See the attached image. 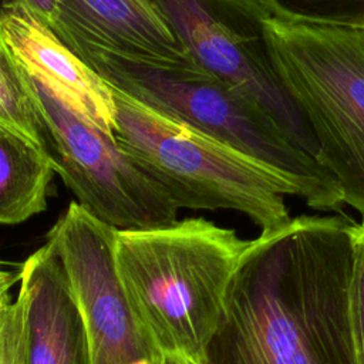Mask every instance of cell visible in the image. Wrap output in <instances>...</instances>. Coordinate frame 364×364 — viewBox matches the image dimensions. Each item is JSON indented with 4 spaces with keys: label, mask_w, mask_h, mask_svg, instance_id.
<instances>
[{
    "label": "cell",
    "mask_w": 364,
    "mask_h": 364,
    "mask_svg": "<svg viewBox=\"0 0 364 364\" xmlns=\"http://www.w3.org/2000/svg\"><path fill=\"white\" fill-rule=\"evenodd\" d=\"M353 267L350 279V321L358 364H364V220L350 222Z\"/></svg>",
    "instance_id": "cell-15"
},
{
    "label": "cell",
    "mask_w": 364,
    "mask_h": 364,
    "mask_svg": "<svg viewBox=\"0 0 364 364\" xmlns=\"http://www.w3.org/2000/svg\"><path fill=\"white\" fill-rule=\"evenodd\" d=\"M350 222L301 215L252 239L200 364H358Z\"/></svg>",
    "instance_id": "cell-1"
},
{
    "label": "cell",
    "mask_w": 364,
    "mask_h": 364,
    "mask_svg": "<svg viewBox=\"0 0 364 364\" xmlns=\"http://www.w3.org/2000/svg\"><path fill=\"white\" fill-rule=\"evenodd\" d=\"M267 37L317 142V162L364 220V31L269 17Z\"/></svg>",
    "instance_id": "cell-5"
},
{
    "label": "cell",
    "mask_w": 364,
    "mask_h": 364,
    "mask_svg": "<svg viewBox=\"0 0 364 364\" xmlns=\"http://www.w3.org/2000/svg\"><path fill=\"white\" fill-rule=\"evenodd\" d=\"M193 63L255 101L300 149L317 142L274 65L256 0H152Z\"/></svg>",
    "instance_id": "cell-7"
},
{
    "label": "cell",
    "mask_w": 364,
    "mask_h": 364,
    "mask_svg": "<svg viewBox=\"0 0 364 364\" xmlns=\"http://www.w3.org/2000/svg\"><path fill=\"white\" fill-rule=\"evenodd\" d=\"M57 37L112 88L279 173L310 208L338 210L343 205L328 171L297 148L255 101L218 77L198 65L155 63L71 36Z\"/></svg>",
    "instance_id": "cell-3"
},
{
    "label": "cell",
    "mask_w": 364,
    "mask_h": 364,
    "mask_svg": "<svg viewBox=\"0 0 364 364\" xmlns=\"http://www.w3.org/2000/svg\"><path fill=\"white\" fill-rule=\"evenodd\" d=\"M53 175L46 148L0 121V225H18L44 212Z\"/></svg>",
    "instance_id": "cell-12"
},
{
    "label": "cell",
    "mask_w": 364,
    "mask_h": 364,
    "mask_svg": "<svg viewBox=\"0 0 364 364\" xmlns=\"http://www.w3.org/2000/svg\"><path fill=\"white\" fill-rule=\"evenodd\" d=\"M0 31L24 71L70 109L104 131H115L112 87L55 33L18 3H0Z\"/></svg>",
    "instance_id": "cell-9"
},
{
    "label": "cell",
    "mask_w": 364,
    "mask_h": 364,
    "mask_svg": "<svg viewBox=\"0 0 364 364\" xmlns=\"http://www.w3.org/2000/svg\"><path fill=\"white\" fill-rule=\"evenodd\" d=\"M276 20L364 31V0H256Z\"/></svg>",
    "instance_id": "cell-14"
},
{
    "label": "cell",
    "mask_w": 364,
    "mask_h": 364,
    "mask_svg": "<svg viewBox=\"0 0 364 364\" xmlns=\"http://www.w3.org/2000/svg\"><path fill=\"white\" fill-rule=\"evenodd\" d=\"M117 229L73 200L46 235L81 313L91 364L164 355L134 314L115 260Z\"/></svg>",
    "instance_id": "cell-8"
},
{
    "label": "cell",
    "mask_w": 364,
    "mask_h": 364,
    "mask_svg": "<svg viewBox=\"0 0 364 364\" xmlns=\"http://www.w3.org/2000/svg\"><path fill=\"white\" fill-rule=\"evenodd\" d=\"M165 364H196V363L179 355H165Z\"/></svg>",
    "instance_id": "cell-19"
},
{
    "label": "cell",
    "mask_w": 364,
    "mask_h": 364,
    "mask_svg": "<svg viewBox=\"0 0 364 364\" xmlns=\"http://www.w3.org/2000/svg\"><path fill=\"white\" fill-rule=\"evenodd\" d=\"M114 91V136L181 209H230L267 233L290 222L297 189L235 148Z\"/></svg>",
    "instance_id": "cell-4"
},
{
    "label": "cell",
    "mask_w": 364,
    "mask_h": 364,
    "mask_svg": "<svg viewBox=\"0 0 364 364\" xmlns=\"http://www.w3.org/2000/svg\"><path fill=\"white\" fill-rule=\"evenodd\" d=\"M134 364H165V357L164 355H152V357L142 358Z\"/></svg>",
    "instance_id": "cell-20"
},
{
    "label": "cell",
    "mask_w": 364,
    "mask_h": 364,
    "mask_svg": "<svg viewBox=\"0 0 364 364\" xmlns=\"http://www.w3.org/2000/svg\"><path fill=\"white\" fill-rule=\"evenodd\" d=\"M30 81L43 146L78 205L117 230L152 229L178 220L179 208L114 134L70 109L31 77Z\"/></svg>",
    "instance_id": "cell-6"
},
{
    "label": "cell",
    "mask_w": 364,
    "mask_h": 364,
    "mask_svg": "<svg viewBox=\"0 0 364 364\" xmlns=\"http://www.w3.org/2000/svg\"><path fill=\"white\" fill-rule=\"evenodd\" d=\"M7 1H14L21 4L47 26H51L53 21L55 20L58 0H7Z\"/></svg>",
    "instance_id": "cell-17"
},
{
    "label": "cell",
    "mask_w": 364,
    "mask_h": 364,
    "mask_svg": "<svg viewBox=\"0 0 364 364\" xmlns=\"http://www.w3.org/2000/svg\"><path fill=\"white\" fill-rule=\"evenodd\" d=\"M0 121L43 145L41 125L28 74L0 31Z\"/></svg>",
    "instance_id": "cell-13"
},
{
    "label": "cell",
    "mask_w": 364,
    "mask_h": 364,
    "mask_svg": "<svg viewBox=\"0 0 364 364\" xmlns=\"http://www.w3.org/2000/svg\"><path fill=\"white\" fill-rule=\"evenodd\" d=\"M50 28L135 58L196 65L152 0H58Z\"/></svg>",
    "instance_id": "cell-10"
},
{
    "label": "cell",
    "mask_w": 364,
    "mask_h": 364,
    "mask_svg": "<svg viewBox=\"0 0 364 364\" xmlns=\"http://www.w3.org/2000/svg\"><path fill=\"white\" fill-rule=\"evenodd\" d=\"M250 240L203 218L117 230L115 260L122 286L134 314L164 357L202 363Z\"/></svg>",
    "instance_id": "cell-2"
},
{
    "label": "cell",
    "mask_w": 364,
    "mask_h": 364,
    "mask_svg": "<svg viewBox=\"0 0 364 364\" xmlns=\"http://www.w3.org/2000/svg\"><path fill=\"white\" fill-rule=\"evenodd\" d=\"M18 273L26 297V364H91L81 313L53 250L44 243Z\"/></svg>",
    "instance_id": "cell-11"
},
{
    "label": "cell",
    "mask_w": 364,
    "mask_h": 364,
    "mask_svg": "<svg viewBox=\"0 0 364 364\" xmlns=\"http://www.w3.org/2000/svg\"><path fill=\"white\" fill-rule=\"evenodd\" d=\"M26 297L0 303V364H26Z\"/></svg>",
    "instance_id": "cell-16"
},
{
    "label": "cell",
    "mask_w": 364,
    "mask_h": 364,
    "mask_svg": "<svg viewBox=\"0 0 364 364\" xmlns=\"http://www.w3.org/2000/svg\"><path fill=\"white\" fill-rule=\"evenodd\" d=\"M17 280H20V273L13 274L11 272L3 270L0 267V303H7L11 300L10 290Z\"/></svg>",
    "instance_id": "cell-18"
}]
</instances>
